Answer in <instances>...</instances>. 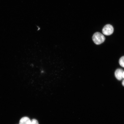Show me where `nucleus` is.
<instances>
[{
	"mask_svg": "<svg viewBox=\"0 0 124 124\" xmlns=\"http://www.w3.org/2000/svg\"><path fill=\"white\" fill-rule=\"evenodd\" d=\"M114 31V28L112 25L109 24H107L105 26L102 30V32L103 34L107 36L112 34Z\"/></svg>",
	"mask_w": 124,
	"mask_h": 124,
	"instance_id": "obj_2",
	"label": "nucleus"
},
{
	"mask_svg": "<svg viewBox=\"0 0 124 124\" xmlns=\"http://www.w3.org/2000/svg\"><path fill=\"white\" fill-rule=\"evenodd\" d=\"M119 63L121 66L124 68V56L120 58L119 60Z\"/></svg>",
	"mask_w": 124,
	"mask_h": 124,
	"instance_id": "obj_5",
	"label": "nucleus"
},
{
	"mask_svg": "<svg viewBox=\"0 0 124 124\" xmlns=\"http://www.w3.org/2000/svg\"><path fill=\"white\" fill-rule=\"evenodd\" d=\"M31 124H39L38 121L35 119H33L31 120Z\"/></svg>",
	"mask_w": 124,
	"mask_h": 124,
	"instance_id": "obj_6",
	"label": "nucleus"
},
{
	"mask_svg": "<svg viewBox=\"0 0 124 124\" xmlns=\"http://www.w3.org/2000/svg\"><path fill=\"white\" fill-rule=\"evenodd\" d=\"M124 71L122 69H118L116 70L115 75L116 78L119 80H121L123 78V74Z\"/></svg>",
	"mask_w": 124,
	"mask_h": 124,
	"instance_id": "obj_3",
	"label": "nucleus"
},
{
	"mask_svg": "<svg viewBox=\"0 0 124 124\" xmlns=\"http://www.w3.org/2000/svg\"><path fill=\"white\" fill-rule=\"evenodd\" d=\"M31 122L29 118L27 117H23L20 120L19 124H31Z\"/></svg>",
	"mask_w": 124,
	"mask_h": 124,
	"instance_id": "obj_4",
	"label": "nucleus"
},
{
	"mask_svg": "<svg viewBox=\"0 0 124 124\" xmlns=\"http://www.w3.org/2000/svg\"><path fill=\"white\" fill-rule=\"evenodd\" d=\"M92 39L95 44L100 45L105 41V38L103 35L100 32H97L93 35Z\"/></svg>",
	"mask_w": 124,
	"mask_h": 124,
	"instance_id": "obj_1",
	"label": "nucleus"
},
{
	"mask_svg": "<svg viewBox=\"0 0 124 124\" xmlns=\"http://www.w3.org/2000/svg\"><path fill=\"white\" fill-rule=\"evenodd\" d=\"M123 78L124 79V72L123 74Z\"/></svg>",
	"mask_w": 124,
	"mask_h": 124,
	"instance_id": "obj_8",
	"label": "nucleus"
},
{
	"mask_svg": "<svg viewBox=\"0 0 124 124\" xmlns=\"http://www.w3.org/2000/svg\"><path fill=\"white\" fill-rule=\"evenodd\" d=\"M122 85L123 86H124V80H123V81L122 82Z\"/></svg>",
	"mask_w": 124,
	"mask_h": 124,
	"instance_id": "obj_7",
	"label": "nucleus"
}]
</instances>
